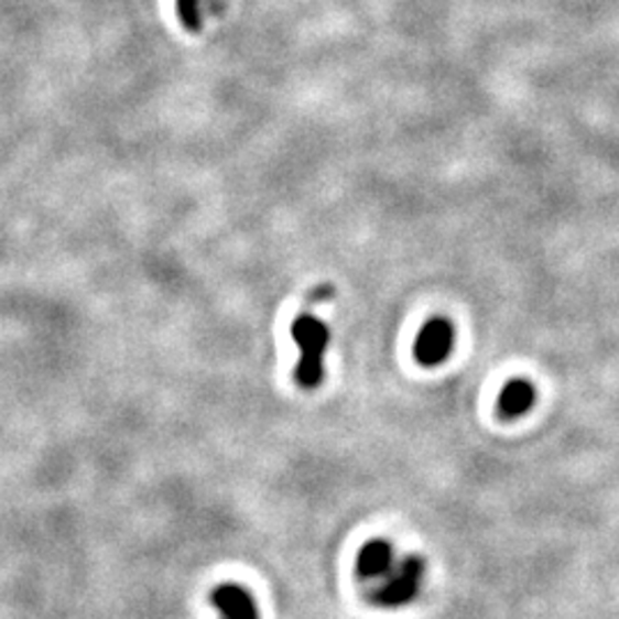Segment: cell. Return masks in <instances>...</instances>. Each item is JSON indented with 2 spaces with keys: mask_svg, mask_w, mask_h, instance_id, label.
I'll use <instances>...</instances> for the list:
<instances>
[{
  "mask_svg": "<svg viewBox=\"0 0 619 619\" xmlns=\"http://www.w3.org/2000/svg\"><path fill=\"white\" fill-rule=\"evenodd\" d=\"M292 337L301 349L296 381L301 388L313 390L324 379V356L330 343V330L313 315H298L292 324Z\"/></svg>",
  "mask_w": 619,
  "mask_h": 619,
  "instance_id": "obj_1",
  "label": "cell"
},
{
  "mask_svg": "<svg viewBox=\"0 0 619 619\" xmlns=\"http://www.w3.org/2000/svg\"><path fill=\"white\" fill-rule=\"evenodd\" d=\"M425 578V560L409 555L392 565L374 589V604L383 608H400L411 604L420 595V585Z\"/></svg>",
  "mask_w": 619,
  "mask_h": 619,
  "instance_id": "obj_2",
  "label": "cell"
},
{
  "mask_svg": "<svg viewBox=\"0 0 619 619\" xmlns=\"http://www.w3.org/2000/svg\"><path fill=\"white\" fill-rule=\"evenodd\" d=\"M453 347H455L453 324L447 319H432L420 328L413 345V354L420 365L434 368V365H441L449 354H453Z\"/></svg>",
  "mask_w": 619,
  "mask_h": 619,
  "instance_id": "obj_3",
  "label": "cell"
},
{
  "mask_svg": "<svg viewBox=\"0 0 619 619\" xmlns=\"http://www.w3.org/2000/svg\"><path fill=\"white\" fill-rule=\"evenodd\" d=\"M211 604L222 619H260L256 599L237 583H222L211 593Z\"/></svg>",
  "mask_w": 619,
  "mask_h": 619,
  "instance_id": "obj_4",
  "label": "cell"
},
{
  "mask_svg": "<svg viewBox=\"0 0 619 619\" xmlns=\"http://www.w3.org/2000/svg\"><path fill=\"white\" fill-rule=\"evenodd\" d=\"M392 565H395V553H392V546L383 540H374L360 549L358 560H356V572L360 578L381 580L392 569Z\"/></svg>",
  "mask_w": 619,
  "mask_h": 619,
  "instance_id": "obj_5",
  "label": "cell"
},
{
  "mask_svg": "<svg viewBox=\"0 0 619 619\" xmlns=\"http://www.w3.org/2000/svg\"><path fill=\"white\" fill-rule=\"evenodd\" d=\"M534 400H537V392H534V385L525 379H514L508 385L502 388L500 398H498V413L508 420L521 417L525 415L532 406Z\"/></svg>",
  "mask_w": 619,
  "mask_h": 619,
  "instance_id": "obj_6",
  "label": "cell"
},
{
  "mask_svg": "<svg viewBox=\"0 0 619 619\" xmlns=\"http://www.w3.org/2000/svg\"><path fill=\"white\" fill-rule=\"evenodd\" d=\"M175 8L184 31L191 35H198L205 25L200 0H175Z\"/></svg>",
  "mask_w": 619,
  "mask_h": 619,
  "instance_id": "obj_7",
  "label": "cell"
}]
</instances>
